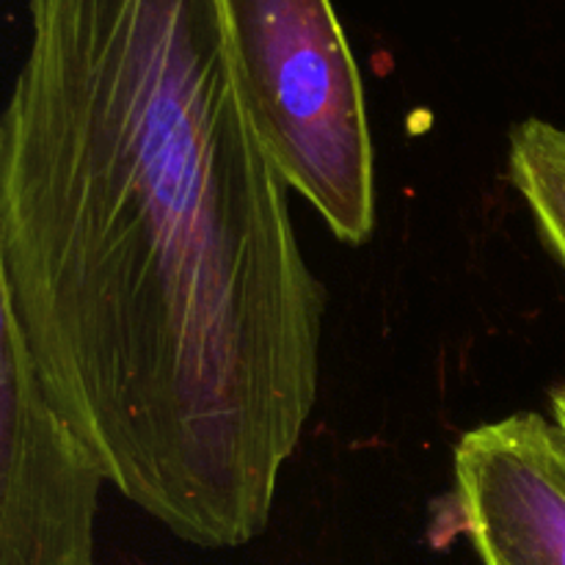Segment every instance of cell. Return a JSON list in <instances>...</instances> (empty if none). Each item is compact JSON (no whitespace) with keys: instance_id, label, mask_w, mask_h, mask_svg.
Returning <instances> with one entry per match:
<instances>
[{"instance_id":"cell-1","label":"cell","mask_w":565,"mask_h":565,"mask_svg":"<svg viewBox=\"0 0 565 565\" xmlns=\"http://www.w3.org/2000/svg\"><path fill=\"white\" fill-rule=\"evenodd\" d=\"M0 248L61 417L199 550L265 533L320 384L326 287L218 0H28Z\"/></svg>"},{"instance_id":"cell-5","label":"cell","mask_w":565,"mask_h":565,"mask_svg":"<svg viewBox=\"0 0 565 565\" xmlns=\"http://www.w3.org/2000/svg\"><path fill=\"white\" fill-rule=\"evenodd\" d=\"M508 180L527 204L546 252L565 270V127L539 116L513 125Z\"/></svg>"},{"instance_id":"cell-3","label":"cell","mask_w":565,"mask_h":565,"mask_svg":"<svg viewBox=\"0 0 565 565\" xmlns=\"http://www.w3.org/2000/svg\"><path fill=\"white\" fill-rule=\"evenodd\" d=\"M103 486L50 397L0 248V565H94Z\"/></svg>"},{"instance_id":"cell-2","label":"cell","mask_w":565,"mask_h":565,"mask_svg":"<svg viewBox=\"0 0 565 565\" xmlns=\"http://www.w3.org/2000/svg\"><path fill=\"white\" fill-rule=\"evenodd\" d=\"M246 114L287 191L331 235L375 232V154L362 77L331 0H218Z\"/></svg>"},{"instance_id":"cell-6","label":"cell","mask_w":565,"mask_h":565,"mask_svg":"<svg viewBox=\"0 0 565 565\" xmlns=\"http://www.w3.org/2000/svg\"><path fill=\"white\" fill-rule=\"evenodd\" d=\"M550 406H552V419L561 425V430L565 434V384L555 386L550 395Z\"/></svg>"},{"instance_id":"cell-4","label":"cell","mask_w":565,"mask_h":565,"mask_svg":"<svg viewBox=\"0 0 565 565\" xmlns=\"http://www.w3.org/2000/svg\"><path fill=\"white\" fill-rule=\"evenodd\" d=\"M430 539H463L483 565H565V434L539 412L478 425L458 439L452 486Z\"/></svg>"}]
</instances>
